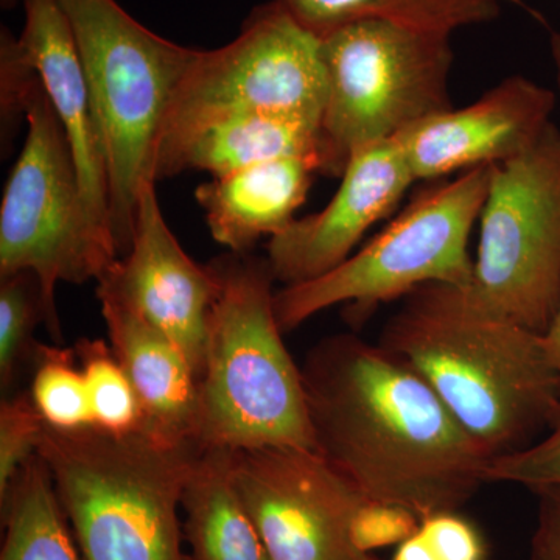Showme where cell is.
Listing matches in <instances>:
<instances>
[{
	"label": "cell",
	"mask_w": 560,
	"mask_h": 560,
	"mask_svg": "<svg viewBox=\"0 0 560 560\" xmlns=\"http://www.w3.org/2000/svg\"><path fill=\"white\" fill-rule=\"evenodd\" d=\"M301 372L316 452L368 500L423 521L458 512L485 485L489 456L396 353L334 335Z\"/></svg>",
	"instance_id": "6da1fadb"
},
{
	"label": "cell",
	"mask_w": 560,
	"mask_h": 560,
	"mask_svg": "<svg viewBox=\"0 0 560 560\" xmlns=\"http://www.w3.org/2000/svg\"><path fill=\"white\" fill-rule=\"evenodd\" d=\"M381 346L429 383L490 459L528 447L560 404L544 335L486 312L452 283L407 294Z\"/></svg>",
	"instance_id": "7a4b0ae2"
},
{
	"label": "cell",
	"mask_w": 560,
	"mask_h": 560,
	"mask_svg": "<svg viewBox=\"0 0 560 560\" xmlns=\"http://www.w3.org/2000/svg\"><path fill=\"white\" fill-rule=\"evenodd\" d=\"M202 451L143 430L47 425L38 455L83 560H190L183 495Z\"/></svg>",
	"instance_id": "3957f363"
},
{
	"label": "cell",
	"mask_w": 560,
	"mask_h": 560,
	"mask_svg": "<svg viewBox=\"0 0 560 560\" xmlns=\"http://www.w3.org/2000/svg\"><path fill=\"white\" fill-rule=\"evenodd\" d=\"M210 265L220 293L200 377L201 447L316 451L301 368L276 318L270 264L231 253Z\"/></svg>",
	"instance_id": "277c9868"
},
{
	"label": "cell",
	"mask_w": 560,
	"mask_h": 560,
	"mask_svg": "<svg viewBox=\"0 0 560 560\" xmlns=\"http://www.w3.org/2000/svg\"><path fill=\"white\" fill-rule=\"evenodd\" d=\"M75 39L101 127L110 230L119 259L135 235L140 197L156 184L162 130L197 49L143 27L116 0H57Z\"/></svg>",
	"instance_id": "5b68a950"
},
{
	"label": "cell",
	"mask_w": 560,
	"mask_h": 560,
	"mask_svg": "<svg viewBox=\"0 0 560 560\" xmlns=\"http://www.w3.org/2000/svg\"><path fill=\"white\" fill-rule=\"evenodd\" d=\"M327 101L319 173L341 176L355 151L452 109L451 36L359 21L320 36Z\"/></svg>",
	"instance_id": "8992f818"
},
{
	"label": "cell",
	"mask_w": 560,
	"mask_h": 560,
	"mask_svg": "<svg viewBox=\"0 0 560 560\" xmlns=\"http://www.w3.org/2000/svg\"><path fill=\"white\" fill-rule=\"evenodd\" d=\"M27 138L3 190L0 279L38 276L46 327L62 341L57 285L101 280L119 259L116 243L92 219L72 151L39 77L28 94Z\"/></svg>",
	"instance_id": "52a82bcc"
},
{
	"label": "cell",
	"mask_w": 560,
	"mask_h": 560,
	"mask_svg": "<svg viewBox=\"0 0 560 560\" xmlns=\"http://www.w3.org/2000/svg\"><path fill=\"white\" fill-rule=\"evenodd\" d=\"M493 167L495 164L469 168L456 179L423 190L385 231L340 267L276 291L280 330H294L345 302L370 308L405 298L425 283L469 287L474 275L470 232L488 198Z\"/></svg>",
	"instance_id": "ba28073f"
},
{
	"label": "cell",
	"mask_w": 560,
	"mask_h": 560,
	"mask_svg": "<svg viewBox=\"0 0 560 560\" xmlns=\"http://www.w3.org/2000/svg\"><path fill=\"white\" fill-rule=\"evenodd\" d=\"M326 101L319 36L282 0H271L249 14L230 44L198 51L173 97L158 161L206 125L246 114L287 117L320 130Z\"/></svg>",
	"instance_id": "9c48e42d"
},
{
	"label": "cell",
	"mask_w": 560,
	"mask_h": 560,
	"mask_svg": "<svg viewBox=\"0 0 560 560\" xmlns=\"http://www.w3.org/2000/svg\"><path fill=\"white\" fill-rule=\"evenodd\" d=\"M467 294L486 312L544 335L560 304V128L495 164Z\"/></svg>",
	"instance_id": "30bf717a"
},
{
	"label": "cell",
	"mask_w": 560,
	"mask_h": 560,
	"mask_svg": "<svg viewBox=\"0 0 560 560\" xmlns=\"http://www.w3.org/2000/svg\"><path fill=\"white\" fill-rule=\"evenodd\" d=\"M232 475L271 560H374L357 550L350 536L368 499L320 453L237 451Z\"/></svg>",
	"instance_id": "8fae6325"
},
{
	"label": "cell",
	"mask_w": 560,
	"mask_h": 560,
	"mask_svg": "<svg viewBox=\"0 0 560 560\" xmlns=\"http://www.w3.org/2000/svg\"><path fill=\"white\" fill-rule=\"evenodd\" d=\"M97 293L117 298L164 331L201 377L220 279L212 265H198L176 241L162 215L156 184L140 197L130 250L97 280Z\"/></svg>",
	"instance_id": "7c38bea8"
},
{
	"label": "cell",
	"mask_w": 560,
	"mask_h": 560,
	"mask_svg": "<svg viewBox=\"0 0 560 560\" xmlns=\"http://www.w3.org/2000/svg\"><path fill=\"white\" fill-rule=\"evenodd\" d=\"M341 186L319 212L293 220L268 242L276 282H308L340 267L372 224L388 217L416 178L394 139L350 156Z\"/></svg>",
	"instance_id": "4fadbf2b"
},
{
	"label": "cell",
	"mask_w": 560,
	"mask_h": 560,
	"mask_svg": "<svg viewBox=\"0 0 560 560\" xmlns=\"http://www.w3.org/2000/svg\"><path fill=\"white\" fill-rule=\"evenodd\" d=\"M555 105V92L512 75L470 106L425 117L394 140L416 180H433L525 153L552 124Z\"/></svg>",
	"instance_id": "5bb4252c"
},
{
	"label": "cell",
	"mask_w": 560,
	"mask_h": 560,
	"mask_svg": "<svg viewBox=\"0 0 560 560\" xmlns=\"http://www.w3.org/2000/svg\"><path fill=\"white\" fill-rule=\"evenodd\" d=\"M24 10V31L18 36L22 54L65 130L92 219L114 241L105 145L75 39L57 0H25Z\"/></svg>",
	"instance_id": "9a60e30c"
},
{
	"label": "cell",
	"mask_w": 560,
	"mask_h": 560,
	"mask_svg": "<svg viewBox=\"0 0 560 560\" xmlns=\"http://www.w3.org/2000/svg\"><path fill=\"white\" fill-rule=\"evenodd\" d=\"M97 298L110 349L138 397L139 429L172 444L201 445L200 378L183 350L117 298Z\"/></svg>",
	"instance_id": "2e32d148"
},
{
	"label": "cell",
	"mask_w": 560,
	"mask_h": 560,
	"mask_svg": "<svg viewBox=\"0 0 560 560\" xmlns=\"http://www.w3.org/2000/svg\"><path fill=\"white\" fill-rule=\"evenodd\" d=\"M318 164L279 158L212 178L195 191L213 241L246 254L260 238L275 237L307 200Z\"/></svg>",
	"instance_id": "e0dca14e"
},
{
	"label": "cell",
	"mask_w": 560,
	"mask_h": 560,
	"mask_svg": "<svg viewBox=\"0 0 560 560\" xmlns=\"http://www.w3.org/2000/svg\"><path fill=\"white\" fill-rule=\"evenodd\" d=\"M308 158L320 168L318 128L270 114L213 121L191 132L156 164V180L189 171L212 178L279 158Z\"/></svg>",
	"instance_id": "ac0fdd59"
},
{
	"label": "cell",
	"mask_w": 560,
	"mask_h": 560,
	"mask_svg": "<svg viewBox=\"0 0 560 560\" xmlns=\"http://www.w3.org/2000/svg\"><path fill=\"white\" fill-rule=\"evenodd\" d=\"M232 455L202 448L190 471L183 495L190 560H271L235 488Z\"/></svg>",
	"instance_id": "d6986e66"
},
{
	"label": "cell",
	"mask_w": 560,
	"mask_h": 560,
	"mask_svg": "<svg viewBox=\"0 0 560 560\" xmlns=\"http://www.w3.org/2000/svg\"><path fill=\"white\" fill-rule=\"evenodd\" d=\"M2 510L0 560H83L49 467L33 456L14 478Z\"/></svg>",
	"instance_id": "ffe728a7"
},
{
	"label": "cell",
	"mask_w": 560,
	"mask_h": 560,
	"mask_svg": "<svg viewBox=\"0 0 560 560\" xmlns=\"http://www.w3.org/2000/svg\"><path fill=\"white\" fill-rule=\"evenodd\" d=\"M305 28L324 36L359 21H386L452 36L500 16L499 0H282Z\"/></svg>",
	"instance_id": "44dd1931"
},
{
	"label": "cell",
	"mask_w": 560,
	"mask_h": 560,
	"mask_svg": "<svg viewBox=\"0 0 560 560\" xmlns=\"http://www.w3.org/2000/svg\"><path fill=\"white\" fill-rule=\"evenodd\" d=\"M39 323L46 324V304L38 276L20 271L0 279V386L7 396L22 370L35 363Z\"/></svg>",
	"instance_id": "7402d4cb"
},
{
	"label": "cell",
	"mask_w": 560,
	"mask_h": 560,
	"mask_svg": "<svg viewBox=\"0 0 560 560\" xmlns=\"http://www.w3.org/2000/svg\"><path fill=\"white\" fill-rule=\"evenodd\" d=\"M75 349L40 345L31 396L47 425L77 430L94 425L83 371L75 368Z\"/></svg>",
	"instance_id": "603a6c76"
},
{
	"label": "cell",
	"mask_w": 560,
	"mask_h": 560,
	"mask_svg": "<svg viewBox=\"0 0 560 560\" xmlns=\"http://www.w3.org/2000/svg\"><path fill=\"white\" fill-rule=\"evenodd\" d=\"M75 353L90 394L94 425L117 434L138 430V397L110 346L83 338L77 342Z\"/></svg>",
	"instance_id": "cb8c5ba5"
},
{
	"label": "cell",
	"mask_w": 560,
	"mask_h": 560,
	"mask_svg": "<svg viewBox=\"0 0 560 560\" xmlns=\"http://www.w3.org/2000/svg\"><path fill=\"white\" fill-rule=\"evenodd\" d=\"M44 422L31 393L3 397L0 404V500L5 499L14 478L38 455Z\"/></svg>",
	"instance_id": "d4e9b609"
},
{
	"label": "cell",
	"mask_w": 560,
	"mask_h": 560,
	"mask_svg": "<svg viewBox=\"0 0 560 560\" xmlns=\"http://www.w3.org/2000/svg\"><path fill=\"white\" fill-rule=\"evenodd\" d=\"M547 430L545 440L490 459L485 470L486 482H512L529 490L560 486V404Z\"/></svg>",
	"instance_id": "484cf974"
},
{
	"label": "cell",
	"mask_w": 560,
	"mask_h": 560,
	"mask_svg": "<svg viewBox=\"0 0 560 560\" xmlns=\"http://www.w3.org/2000/svg\"><path fill=\"white\" fill-rule=\"evenodd\" d=\"M418 515L397 504L368 500L353 517L350 536L363 555L399 545L419 529Z\"/></svg>",
	"instance_id": "4316f807"
},
{
	"label": "cell",
	"mask_w": 560,
	"mask_h": 560,
	"mask_svg": "<svg viewBox=\"0 0 560 560\" xmlns=\"http://www.w3.org/2000/svg\"><path fill=\"white\" fill-rule=\"evenodd\" d=\"M36 79L38 73L22 54L20 40L9 28L2 27V35H0V84H2L0 98L2 101L0 102H2V128L3 131L7 128V139L11 138L10 128L16 124L18 119L21 116L25 119L28 94Z\"/></svg>",
	"instance_id": "83f0119b"
},
{
	"label": "cell",
	"mask_w": 560,
	"mask_h": 560,
	"mask_svg": "<svg viewBox=\"0 0 560 560\" xmlns=\"http://www.w3.org/2000/svg\"><path fill=\"white\" fill-rule=\"evenodd\" d=\"M419 533L438 560H486L481 534L458 512H440L423 518Z\"/></svg>",
	"instance_id": "f1b7e54d"
},
{
	"label": "cell",
	"mask_w": 560,
	"mask_h": 560,
	"mask_svg": "<svg viewBox=\"0 0 560 560\" xmlns=\"http://www.w3.org/2000/svg\"><path fill=\"white\" fill-rule=\"evenodd\" d=\"M537 497V525L530 560H560V486L530 490Z\"/></svg>",
	"instance_id": "f546056e"
},
{
	"label": "cell",
	"mask_w": 560,
	"mask_h": 560,
	"mask_svg": "<svg viewBox=\"0 0 560 560\" xmlns=\"http://www.w3.org/2000/svg\"><path fill=\"white\" fill-rule=\"evenodd\" d=\"M390 560H438V558L431 550L429 541L423 539L418 529L407 540L397 545V550Z\"/></svg>",
	"instance_id": "4dcf8cb0"
},
{
	"label": "cell",
	"mask_w": 560,
	"mask_h": 560,
	"mask_svg": "<svg viewBox=\"0 0 560 560\" xmlns=\"http://www.w3.org/2000/svg\"><path fill=\"white\" fill-rule=\"evenodd\" d=\"M545 348L560 383V304L551 326L544 334Z\"/></svg>",
	"instance_id": "1f68e13d"
},
{
	"label": "cell",
	"mask_w": 560,
	"mask_h": 560,
	"mask_svg": "<svg viewBox=\"0 0 560 560\" xmlns=\"http://www.w3.org/2000/svg\"><path fill=\"white\" fill-rule=\"evenodd\" d=\"M550 49L552 62H555L556 81H558V88L560 91V33H552L550 39Z\"/></svg>",
	"instance_id": "d6a6232c"
},
{
	"label": "cell",
	"mask_w": 560,
	"mask_h": 560,
	"mask_svg": "<svg viewBox=\"0 0 560 560\" xmlns=\"http://www.w3.org/2000/svg\"><path fill=\"white\" fill-rule=\"evenodd\" d=\"M2 2L3 10H11L18 5V3H22L24 5L25 0H0Z\"/></svg>",
	"instance_id": "836d02e7"
}]
</instances>
